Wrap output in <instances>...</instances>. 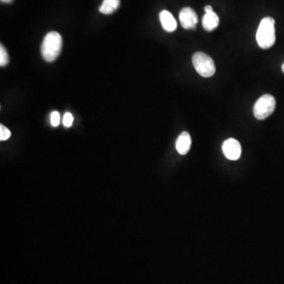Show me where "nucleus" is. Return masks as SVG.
Instances as JSON below:
<instances>
[{"mask_svg": "<svg viewBox=\"0 0 284 284\" xmlns=\"http://www.w3.org/2000/svg\"><path fill=\"white\" fill-rule=\"evenodd\" d=\"M256 40L260 48L268 49L276 43L275 20L271 17L262 19L256 33Z\"/></svg>", "mask_w": 284, "mask_h": 284, "instance_id": "nucleus-1", "label": "nucleus"}, {"mask_svg": "<svg viewBox=\"0 0 284 284\" xmlns=\"http://www.w3.org/2000/svg\"><path fill=\"white\" fill-rule=\"evenodd\" d=\"M63 39L57 32H50L45 36L41 45V54L45 61H55L61 52Z\"/></svg>", "mask_w": 284, "mask_h": 284, "instance_id": "nucleus-2", "label": "nucleus"}, {"mask_svg": "<svg viewBox=\"0 0 284 284\" xmlns=\"http://www.w3.org/2000/svg\"><path fill=\"white\" fill-rule=\"evenodd\" d=\"M192 62L198 74L203 77H210L215 73V63L211 57L204 52H196L192 57Z\"/></svg>", "mask_w": 284, "mask_h": 284, "instance_id": "nucleus-3", "label": "nucleus"}, {"mask_svg": "<svg viewBox=\"0 0 284 284\" xmlns=\"http://www.w3.org/2000/svg\"><path fill=\"white\" fill-rule=\"evenodd\" d=\"M276 101L274 96L265 94L256 101L254 106V116L257 119L264 120L269 117L276 109Z\"/></svg>", "mask_w": 284, "mask_h": 284, "instance_id": "nucleus-4", "label": "nucleus"}, {"mask_svg": "<svg viewBox=\"0 0 284 284\" xmlns=\"http://www.w3.org/2000/svg\"><path fill=\"white\" fill-rule=\"evenodd\" d=\"M222 151L226 158L230 161H237L241 154V147L238 141L234 138H228L223 142Z\"/></svg>", "mask_w": 284, "mask_h": 284, "instance_id": "nucleus-5", "label": "nucleus"}, {"mask_svg": "<svg viewBox=\"0 0 284 284\" xmlns=\"http://www.w3.org/2000/svg\"><path fill=\"white\" fill-rule=\"evenodd\" d=\"M179 20L181 24L185 29H192L197 26V15L193 9L190 7H185L181 10L179 13Z\"/></svg>", "mask_w": 284, "mask_h": 284, "instance_id": "nucleus-6", "label": "nucleus"}, {"mask_svg": "<svg viewBox=\"0 0 284 284\" xmlns=\"http://www.w3.org/2000/svg\"><path fill=\"white\" fill-rule=\"evenodd\" d=\"M205 14L202 19V25L205 30L213 31L215 28H217L219 24V19L217 14L213 11V7L211 6H205Z\"/></svg>", "mask_w": 284, "mask_h": 284, "instance_id": "nucleus-7", "label": "nucleus"}, {"mask_svg": "<svg viewBox=\"0 0 284 284\" xmlns=\"http://www.w3.org/2000/svg\"><path fill=\"white\" fill-rule=\"evenodd\" d=\"M191 143H192V141H191L190 135L189 133L184 131L177 138L176 142H175L176 150L179 154L184 156L189 152Z\"/></svg>", "mask_w": 284, "mask_h": 284, "instance_id": "nucleus-8", "label": "nucleus"}, {"mask_svg": "<svg viewBox=\"0 0 284 284\" xmlns=\"http://www.w3.org/2000/svg\"><path fill=\"white\" fill-rule=\"evenodd\" d=\"M160 21L163 28L166 32L171 33L176 29L177 22L172 14L169 12L168 10H162L160 13Z\"/></svg>", "mask_w": 284, "mask_h": 284, "instance_id": "nucleus-9", "label": "nucleus"}, {"mask_svg": "<svg viewBox=\"0 0 284 284\" xmlns=\"http://www.w3.org/2000/svg\"><path fill=\"white\" fill-rule=\"evenodd\" d=\"M120 0H104L99 7V12L104 14H111L118 8Z\"/></svg>", "mask_w": 284, "mask_h": 284, "instance_id": "nucleus-10", "label": "nucleus"}, {"mask_svg": "<svg viewBox=\"0 0 284 284\" xmlns=\"http://www.w3.org/2000/svg\"><path fill=\"white\" fill-rule=\"evenodd\" d=\"M9 63V55L3 45L0 46V66L5 67Z\"/></svg>", "mask_w": 284, "mask_h": 284, "instance_id": "nucleus-11", "label": "nucleus"}, {"mask_svg": "<svg viewBox=\"0 0 284 284\" xmlns=\"http://www.w3.org/2000/svg\"><path fill=\"white\" fill-rule=\"evenodd\" d=\"M11 136V132L6 126L3 125H0V140L6 141Z\"/></svg>", "mask_w": 284, "mask_h": 284, "instance_id": "nucleus-12", "label": "nucleus"}, {"mask_svg": "<svg viewBox=\"0 0 284 284\" xmlns=\"http://www.w3.org/2000/svg\"><path fill=\"white\" fill-rule=\"evenodd\" d=\"M73 122V116L70 112H67L63 116V123L65 127H71Z\"/></svg>", "mask_w": 284, "mask_h": 284, "instance_id": "nucleus-13", "label": "nucleus"}, {"mask_svg": "<svg viewBox=\"0 0 284 284\" xmlns=\"http://www.w3.org/2000/svg\"><path fill=\"white\" fill-rule=\"evenodd\" d=\"M51 123L54 127L59 126V123H60V114L56 111L51 113Z\"/></svg>", "mask_w": 284, "mask_h": 284, "instance_id": "nucleus-14", "label": "nucleus"}, {"mask_svg": "<svg viewBox=\"0 0 284 284\" xmlns=\"http://www.w3.org/2000/svg\"><path fill=\"white\" fill-rule=\"evenodd\" d=\"M13 0H1V2H4V3H10Z\"/></svg>", "mask_w": 284, "mask_h": 284, "instance_id": "nucleus-15", "label": "nucleus"}, {"mask_svg": "<svg viewBox=\"0 0 284 284\" xmlns=\"http://www.w3.org/2000/svg\"><path fill=\"white\" fill-rule=\"evenodd\" d=\"M282 71H283V72H284V63L282 65Z\"/></svg>", "mask_w": 284, "mask_h": 284, "instance_id": "nucleus-16", "label": "nucleus"}]
</instances>
